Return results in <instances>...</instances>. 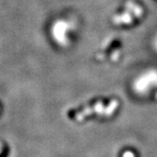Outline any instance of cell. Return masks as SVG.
<instances>
[{
  "mask_svg": "<svg viewBox=\"0 0 157 157\" xmlns=\"http://www.w3.org/2000/svg\"><path fill=\"white\" fill-rule=\"evenodd\" d=\"M8 155V147H4L2 148V152L0 153V157H6Z\"/></svg>",
  "mask_w": 157,
  "mask_h": 157,
  "instance_id": "cell-2",
  "label": "cell"
},
{
  "mask_svg": "<svg viewBox=\"0 0 157 157\" xmlns=\"http://www.w3.org/2000/svg\"><path fill=\"white\" fill-rule=\"evenodd\" d=\"M118 106V102L116 101H113L112 103H110V105L107 107V108H104L102 103H97L95 106L92 107H86V109H84L82 112L78 113L75 114V118L76 120L78 121H81L83 120V118L86 117V115H88L90 113H101L102 114H104L105 116H110L112 114L113 111L115 110V108Z\"/></svg>",
  "mask_w": 157,
  "mask_h": 157,
  "instance_id": "cell-1",
  "label": "cell"
},
{
  "mask_svg": "<svg viewBox=\"0 0 157 157\" xmlns=\"http://www.w3.org/2000/svg\"><path fill=\"white\" fill-rule=\"evenodd\" d=\"M122 157H135V154L133 152L131 151H126L124 152L123 155H122Z\"/></svg>",
  "mask_w": 157,
  "mask_h": 157,
  "instance_id": "cell-3",
  "label": "cell"
}]
</instances>
